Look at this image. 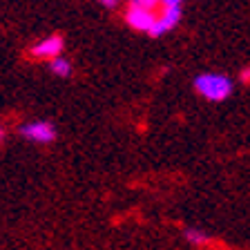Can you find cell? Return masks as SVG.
<instances>
[{
  "label": "cell",
  "instance_id": "cell-1",
  "mask_svg": "<svg viewBox=\"0 0 250 250\" xmlns=\"http://www.w3.org/2000/svg\"><path fill=\"white\" fill-rule=\"evenodd\" d=\"M194 89L203 99L219 103V101H226L232 94V83H230V78L221 76V74H199L194 78Z\"/></svg>",
  "mask_w": 250,
  "mask_h": 250
},
{
  "label": "cell",
  "instance_id": "cell-2",
  "mask_svg": "<svg viewBox=\"0 0 250 250\" xmlns=\"http://www.w3.org/2000/svg\"><path fill=\"white\" fill-rule=\"evenodd\" d=\"M156 18H159V16H156L154 11L143 9V7L134 5V2L130 5V9L125 11L127 25H130L132 29H139V31H152V27L156 25Z\"/></svg>",
  "mask_w": 250,
  "mask_h": 250
},
{
  "label": "cell",
  "instance_id": "cell-3",
  "mask_svg": "<svg viewBox=\"0 0 250 250\" xmlns=\"http://www.w3.org/2000/svg\"><path fill=\"white\" fill-rule=\"evenodd\" d=\"M21 134L29 141H36V143H49V141L56 139V130H54L52 123L47 121H34V123H25L21 127Z\"/></svg>",
  "mask_w": 250,
  "mask_h": 250
},
{
  "label": "cell",
  "instance_id": "cell-4",
  "mask_svg": "<svg viewBox=\"0 0 250 250\" xmlns=\"http://www.w3.org/2000/svg\"><path fill=\"white\" fill-rule=\"evenodd\" d=\"M62 38L61 36H49V38H45V41H41V42H36V45L31 47V56L34 58H58L61 56V52H62Z\"/></svg>",
  "mask_w": 250,
  "mask_h": 250
},
{
  "label": "cell",
  "instance_id": "cell-5",
  "mask_svg": "<svg viewBox=\"0 0 250 250\" xmlns=\"http://www.w3.org/2000/svg\"><path fill=\"white\" fill-rule=\"evenodd\" d=\"M179 18H181V7H163L161 14H159V18H156V25L152 27V36H161V34H166L167 29H172V27L179 22Z\"/></svg>",
  "mask_w": 250,
  "mask_h": 250
},
{
  "label": "cell",
  "instance_id": "cell-6",
  "mask_svg": "<svg viewBox=\"0 0 250 250\" xmlns=\"http://www.w3.org/2000/svg\"><path fill=\"white\" fill-rule=\"evenodd\" d=\"M186 239L190 241V244H194V246H208L210 244L208 234L201 232V230H197V228H188L186 230Z\"/></svg>",
  "mask_w": 250,
  "mask_h": 250
},
{
  "label": "cell",
  "instance_id": "cell-7",
  "mask_svg": "<svg viewBox=\"0 0 250 250\" xmlns=\"http://www.w3.org/2000/svg\"><path fill=\"white\" fill-rule=\"evenodd\" d=\"M49 69H52L56 76H69V72H72V65H69L65 58H54L52 62H49Z\"/></svg>",
  "mask_w": 250,
  "mask_h": 250
},
{
  "label": "cell",
  "instance_id": "cell-8",
  "mask_svg": "<svg viewBox=\"0 0 250 250\" xmlns=\"http://www.w3.org/2000/svg\"><path fill=\"white\" fill-rule=\"evenodd\" d=\"M134 5L143 7V9L154 11V9H156V5H163V0H134Z\"/></svg>",
  "mask_w": 250,
  "mask_h": 250
},
{
  "label": "cell",
  "instance_id": "cell-9",
  "mask_svg": "<svg viewBox=\"0 0 250 250\" xmlns=\"http://www.w3.org/2000/svg\"><path fill=\"white\" fill-rule=\"evenodd\" d=\"M183 0H163V7H179Z\"/></svg>",
  "mask_w": 250,
  "mask_h": 250
},
{
  "label": "cell",
  "instance_id": "cell-10",
  "mask_svg": "<svg viewBox=\"0 0 250 250\" xmlns=\"http://www.w3.org/2000/svg\"><path fill=\"white\" fill-rule=\"evenodd\" d=\"M241 81H244V83H250V67L246 69L244 74H241Z\"/></svg>",
  "mask_w": 250,
  "mask_h": 250
},
{
  "label": "cell",
  "instance_id": "cell-11",
  "mask_svg": "<svg viewBox=\"0 0 250 250\" xmlns=\"http://www.w3.org/2000/svg\"><path fill=\"white\" fill-rule=\"evenodd\" d=\"M103 5H107V7H114L116 5V0H101Z\"/></svg>",
  "mask_w": 250,
  "mask_h": 250
},
{
  "label": "cell",
  "instance_id": "cell-12",
  "mask_svg": "<svg viewBox=\"0 0 250 250\" xmlns=\"http://www.w3.org/2000/svg\"><path fill=\"white\" fill-rule=\"evenodd\" d=\"M132 2H134V0H132Z\"/></svg>",
  "mask_w": 250,
  "mask_h": 250
}]
</instances>
